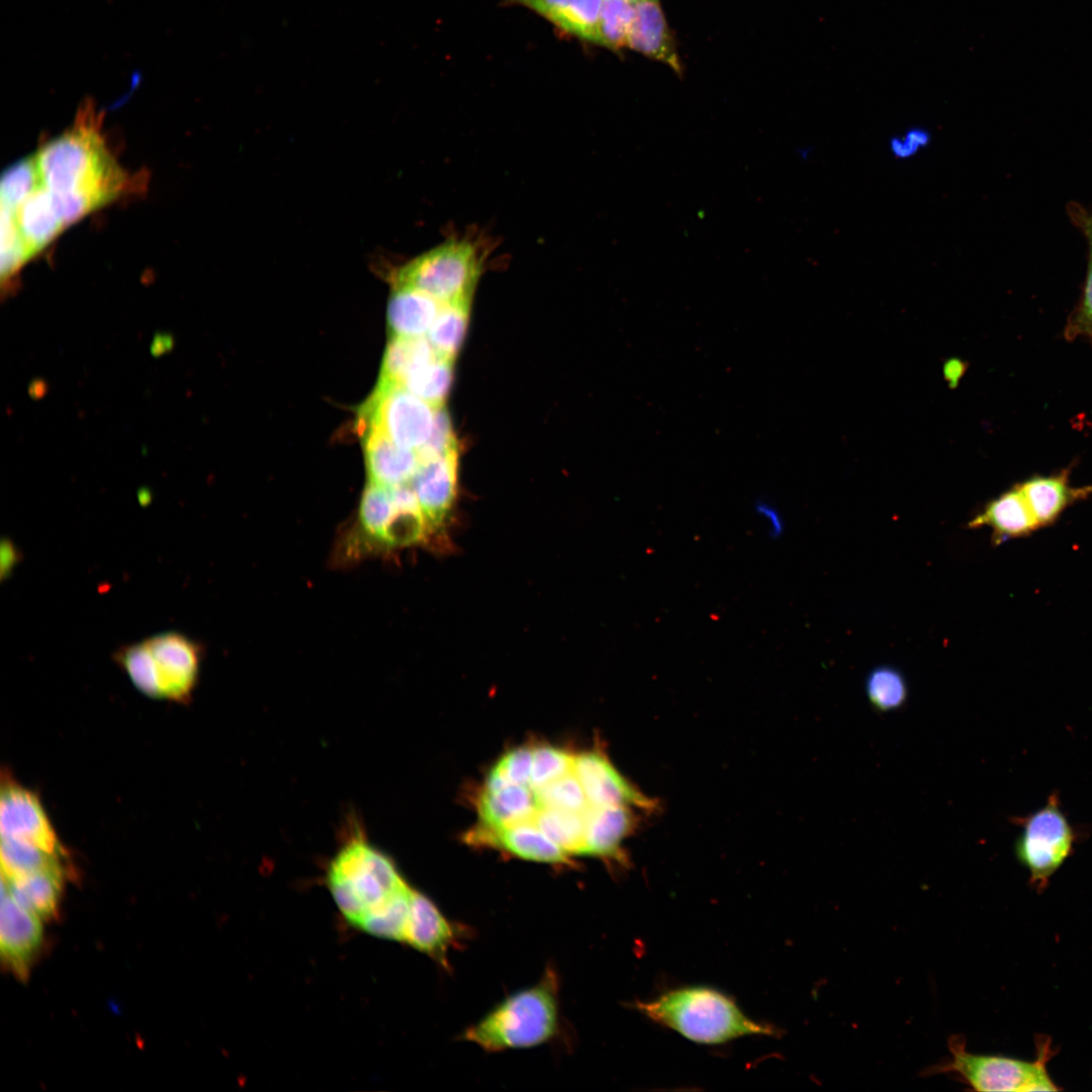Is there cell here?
<instances>
[{
  "instance_id": "6da1fadb",
  "label": "cell",
  "mask_w": 1092,
  "mask_h": 1092,
  "mask_svg": "<svg viewBox=\"0 0 1092 1092\" xmlns=\"http://www.w3.org/2000/svg\"><path fill=\"white\" fill-rule=\"evenodd\" d=\"M100 123L94 103L86 100L72 127L34 155L42 186L65 226L130 187V179L105 145Z\"/></svg>"
},
{
  "instance_id": "7a4b0ae2",
  "label": "cell",
  "mask_w": 1092,
  "mask_h": 1092,
  "mask_svg": "<svg viewBox=\"0 0 1092 1092\" xmlns=\"http://www.w3.org/2000/svg\"><path fill=\"white\" fill-rule=\"evenodd\" d=\"M637 1009L655 1023L701 1044H720L775 1030L748 1017L727 994L706 986L671 989Z\"/></svg>"
},
{
  "instance_id": "3957f363",
  "label": "cell",
  "mask_w": 1092,
  "mask_h": 1092,
  "mask_svg": "<svg viewBox=\"0 0 1092 1092\" xmlns=\"http://www.w3.org/2000/svg\"><path fill=\"white\" fill-rule=\"evenodd\" d=\"M327 884L342 915L359 929L410 887L393 860L362 833L340 847L329 864Z\"/></svg>"
},
{
  "instance_id": "277c9868",
  "label": "cell",
  "mask_w": 1092,
  "mask_h": 1092,
  "mask_svg": "<svg viewBox=\"0 0 1092 1092\" xmlns=\"http://www.w3.org/2000/svg\"><path fill=\"white\" fill-rule=\"evenodd\" d=\"M558 977L548 968L534 986L497 1004L462 1034L486 1052L525 1049L547 1042L559 1027Z\"/></svg>"
},
{
  "instance_id": "5b68a950",
  "label": "cell",
  "mask_w": 1092,
  "mask_h": 1092,
  "mask_svg": "<svg viewBox=\"0 0 1092 1092\" xmlns=\"http://www.w3.org/2000/svg\"><path fill=\"white\" fill-rule=\"evenodd\" d=\"M950 1057L929 1067L924 1075H954L975 1091H1058L1046 1071L1049 1043L1035 1061L1027 1062L998 1055H978L966 1050L962 1036L948 1039Z\"/></svg>"
},
{
  "instance_id": "8992f818",
  "label": "cell",
  "mask_w": 1092,
  "mask_h": 1092,
  "mask_svg": "<svg viewBox=\"0 0 1092 1092\" xmlns=\"http://www.w3.org/2000/svg\"><path fill=\"white\" fill-rule=\"evenodd\" d=\"M483 259L474 242L453 239L396 269L392 283L421 290L441 303L471 299Z\"/></svg>"
},
{
  "instance_id": "52a82bcc",
  "label": "cell",
  "mask_w": 1092,
  "mask_h": 1092,
  "mask_svg": "<svg viewBox=\"0 0 1092 1092\" xmlns=\"http://www.w3.org/2000/svg\"><path fill=\"white\" fill-rule=\"evenodd\" d=\"M436 411L401 384L379 378L359 410V430L376 428L400 447L418 452L432 434Z\"/></svg>"
},
{
  "instance_id": "ba28073f",
  "label": "cell",
  "mask_w": 1092,
  "mask_h": 1092,
  "mask_svg": "<svg viewBox=\"0 0 1092 1092\" xmlns=\"http://www.w3.org/2000/svg\"><path fill=\"white\" fill-rule=\"evenodd\" d=\"M1014 852L1035 886L1042 888L1071 854L1076 833L1056 793L1046 804L1023 818Z\"/></svg>"
},
{
  "instance_id": "9c48e42d",
  "label": "cell",
  "mask_w": 1092,
  "mask_h": 1092,
  "mask_svg": "<svg viewBox=\"0 0 1092 1092\" xmlns=\"http://www.w3.org/2000/svg\"><path fill=\"white\" fill-rule=\"evenodd\" d=\"M145 642L153 657L161 699L185 702L198 679L200 644L175 631L159 633Z\"/></svg>"
},
{
  "instance_id": "30bf717a",
  "label": "cell",
  "mask_w": 1092,
  "mask_h": 1092,
  "mask_svg": "<svg viewBox=\"0 0 1092 1092\" xmlns=\"http://www.w3.org/2000/svg\"><path fill=\"white\" fill-rule=\"evenodd\" d=\"M1 838L32 842L54 854L64 850L38 797L6 778L0 797Z\"/></svg>"
},
{
  "instance_id": "8fae6325",
  "label": "cell",
  "mask_w": 1092,
  "mask_h": 1092,
  "mask_svg": "<svg viewBox=\"0 0 1092 1092\" xmlns=\"http://www.w3.org/2000/svg\"><path fill=\"white\" fill-rule=\"evenodd\" d=\"M573 771L593 807L631 806L644 811L654 808V803L632 786L600 750L575 754Z\"/></svg>"
},
{
  "instance_id": "7c38bea8",
  "label": "cell",
  "mask_w": 1092,
  "mask_h": 1092,
  "mask_svg": "<svg viewBox=\"0 0 1092 1092\" xmlns=\"http://www.w3.org/2000/svg\"><path fill=\"white\" fill-rule=\"evenodd\" d=\"M1 898V958L9 971L25 979L42 942V920L15 902L3 888Z\"/></svg>"
},
{
  "instance_id": "4fadbf2b",
  "label": "cell",
  "mask_w": 1092,
  "mask_h": 1092,
  "mask_svg": "<svg viewBox=\"0 0 1092 1092\" xmlns=\"http://www.w3.org/2000/svg\"><path fill=\"white\" fill-rule=\"evenodd\" d=\"M458 449L420 461L410 485L433 536L445 527L457 493Z\"/></svg>"
},
{
  "instance_id": "5bb4252c",
  "label": "cell",
  "mask_w": 1092,
  "mask_h": 1092,
  "mask_svg": "<svg viewBox=\"0 0 1092 1092\" xmlns=\"http://www.w3.org/2000/svg\"><path fill=\"white\" fill-rule=\"evenodd\" d=\"M465 841L475 846L505 850L527 860L568 864L570 855L552 841L533 820L493 828L478 823L465 835Z\"/></svg>"
},
{
  "instance_id": "9a60e30c",
  "label": "cell",
  "mask_w": 1092,
  "mask_h": 1092,
  "mask_svg": "<svg viewBox=\"0 0 1092 1092\" xmlns=\"http://www.w3.org/2000/svg\"><path fill=\"white\" fill-rule=\"evenodd\" d=\"M360 432L368 481L386 488L410 485L420 465L418 453L400 447L376 428Z\"/></svg>"
},
{
  "instance_id": "2e32d148",
  "label": "cell",
  "mask_w": 1092,
  "mask_h": 1092,
  "mask_svg": "<svg viewBox=\"0 0 1092 1092\" xmlns=\"http://www.w3.org/2000/svg\"><path fill=\"white\" fill-rule=\"evenodd\" d=\"M627 48L667 65L681 74V64L659 0L634 4V17Z\"/></svg>"
},
{
  "instance_id": "e0dca14e",
  "label": "cell",
  "mask_w": 1092,
  "mask_h": 1092,
  "mask_svg": "<svg viewBox=\"0 0 1092 1092\" xmlns=\"http://www.w3.org/2000/svg\"><path fill=\"white\" fill-rule=\"evenodd\" d=\"M455 937L453 924L427 896L415 890L403 942L446 965Z\"/></svg>"
},
{
  "instance_id": "ac0fdd59",
  "label": "cell",
  "mask_w": 1092,
  "mask_h": 1092,
  "mask_svg": "<svg viewBox=\"0 0 1092 1092\" xmlns=\"http://www.w3.org/2000/svg\"><path fill=\"white\" fill-rule=\"evenodd\" d=\"M636 810L631 806H592L586 812L581 855L624 859L622 843L637 824Z\"/></svg>"
},
{
  "instance_id": "d6986e66",
  "label": "cell",
  "mask_w": 1092,
  "mask_h": 1092,
  "mask_svg": "<svg viewBox=\"0 0 1092 1092\" xmlns=\"http://www.w3.org/2000/svg\"><path fill=\"white\" fill-rule=\"evenodd\" d=\"M969 528L989 527L993 542L1026 536L1039 525L1018 485L988 503L969 523Z\"/></svg>"
},
{
  "instance_id": "ffe728a7",
  "label": "cell",
  "mask_w": 1092,
  "mask_h": 1092,
  "mask_svg": "<svg viewBox=\"0 0 1092 1092\" xmlns=\"http://www.w3.org/2000/svg\"><path fill=\"white\" fill-rule=\"evenodd\" d=\"M1039 527L1053 524L1072 504L1092 493V486L1073 487L1069 471L1050 476H1033L1017 484Z\"/></svg>"
},
{
  "instance_id": "44dd1931",
  "label": "cell",
  "mask_w": 1092,
  "mask_h": 1092,
  "mask_svg": "<svg viewBox=\"0 0 1092 1092\" xmlns=\"http://www.w3.org/2000/svg\"><path fill=\"white\" fill-rule=\"evenodd\" d=\"M476 808L478 823L502 828L533 820L540 806L530 786L508 785L494 790L482 788Z\"/></svg>"
},
{
  "instance_id": "7402d4cb",
  "label": "cell",
  "mask_w": 1092,
  "mask_h": 1092,
  "mask_svg": "<svg viewBox=\"0 0 1092 1092\" xmlns=\"http://www.w3.org/2000/svg\"><path fill=\"white\" fill-rule=\"evenodd\" d=\"M441 305L421 290L393 285L387 306L390 337L422 338L430 331Z\"/></svg>"
},
{
  "instance_id": "603a6c76",
  "label": "cell",
  "mask_w": 1092,
  "mask_h": 1092,
  "mask_svg": "<svg viewBox=\"0 0 1092 1092\" xmlns=\"http://www.w3.org/2000/svg\"><path fill=\"white\" fill-rule=\"evenodd\" d=\"M63 885V867L13 879H6L3 876L1 878V888L5 889L15 902L41 920H50L56 916Z\"/></svg>"
},
{
  "instance_id": "cb8c5ba5",
  "label": "cell",
  "mask_w": 1092,
  "mask_h": 1092,
  "mask_svg": "<svg viewBox=\"0 0 1092 1092\" xmlns=\"http://www.w3.org/2000/svg\"><path fill=\"white\" fill-rule=\"evenodd\" d=\"M540 14L563 31L597 43L604 0H507Z\"/></svg>"
},
{
  "instance_id": "d4e9b609",
  "label": "cell",
  "mask_w": 1092,
  "mask_h": 1092,
  "mask_svg": "<svg viewBox=\"0 0 1092 1092\" xmlns=\"http://www.w3.org/2000/svg\"><path fill=\"white\" fill-rule=\"evenodd\" d=\"M14 211L18 230L32 257L66 228L43 186L32 192Z\"/></svg>"
},
{
  "instance_id": "484cf974",
  "label": "cell",
  "mask_w": 1092,
  "mask_h": 1092,
  "mask_svg": "<svg viewBox=\"0 0 1092 1092\" xmlns=\"http://www.w3.org/2000/svg\"><path fill=\"white\" fill-rule=\"evenodd\" d=\"M429 340L390 337L386 347L380 378L401 384L415 370L436 357Z\"/></svg>"
},
{
  "instance_id": "4316f807",
  "label": "cell",
  "mask_w": 1092,
  "mask_h": 1092,
  "mask_svg": "<svg viewBox=\"0 0 1092 1092\" xmlns=\"http://www.w3.org/2000/svg\"><path fill=\"white\" fill-rule=\"evenodd\" d=\"M470 301L442 303L428 334L437 355L451 360L457 355L467 329Z\"/></svg>"
},
{
  "instance_id": "83f0119b",
  "label": "cell",
  "mask_w": 1092,
  "mask_h": 1092,
  "mask_svg": "<svg viewBox=\"0 0 1092 1092\" xmlns=\"http://www.w3.org/2000/svg\"><path fill=\"white\" fill-rule=\"evenodd\" d=\"M586 812L540 808L533 821L543 833L566 853L569 855H581L586 826Z\"/></svg>"
},
{
  "instance_id": "f1b7e54d",
  "label": "cell",
  "mask_w": 1092,
  "mask_h": 1092,
  "mask_svg": "<svg viewBox=\"0 0 1092 1092\" xmlns=\"http://www.w3.org/2000/svg\"><path fill=\"white\" fill-rule=\"evenodd\" d=\"M0 854L2 876L6 879L62 867L60 855L21 839L1 838Z\"/></svg>"
},
{
  "instance_id": "f546056e",
  "label": "cell",
  "mask_w": 1092,
  "mask_h": 1092,
  "mask_svg": "<svg viewBox=\"0 0 1092 1092\" xmlns=\"http://www.w3.org/2000/svg\"><path fill=\"white\" fill-rule=\"evenodd\" d=\"M1068 212L1074 223L1085 235L1089 257L1083 296L1069 318L1065 335L1070 340L1078 337L1092 339V214L1078 203H1070Z\"/></svg>"
},
{
  "instance_id": "4dcf8cb0",
  "label": "cell",
  "mask_w": 1092,
  "mask_h": 1092,
  "mask_svg": "<svg viewBox=\"0 0 1092 1092\" xmlns=\"http://www.w3.org/2000/svg\"><path fill=\"white\" fill-rule=\"evenodd\" d=\"M453 360L436 355L401 383L408 391L436 407L443 406L453 378Z\"/></svg>"
},
{
  "instance_id": "1f68e13d",
  "label": "cell",
  "mask_w": 1092,
  "mask_h": 1092,
  "mask_svg": "<svg viewBox=\"0 0 1092 1092\" xmlns=\"http://www.w3.org/2000/svg\"><path fill=\"white\" fill-rule=\"evenodd\" d=\"M1 288L9 294L20 268L32 257L16 222L15 211L1 206Z\"/></svg>"
},
{
  "instance_id": "d6a6232c",
  "label": "cell",
  "mask_w": 1092,
  "mask_h": 1092,
  "mask_svg": "<svg viewBox=\"0 0 1092 1092\" xmlns=\"http://www.w3.org/2000/svg\"><path fill=\"white\" fill-rule=\"evenodd\" d=\"M864 688L869 702L880 712L900 709L908 698V686L903 673L891 665L872 669L867 675Z\"/></svg>"
},
{
  "instance_id": "836d02e7",
  "label": "cell",
  "mask_w": 1092,
  "mask_h": 1092,
  "mask_svg": "<svg viewBox=\"0 0 1092 1092\" xmlns=\"http://www.w3.org/2000/svg\"><path fill=\"white\" fill-rule=\"evenodd\" d=\"M113 659L140 692L161 699L153 657L145 640L121 646L114 652Z\"/></svg>"
},
{
  "instance_id": "e575fe53",
  "label": "cell",
  "mask_w": 1092,
  "mask_h": 1092,
  "mask_svg": "<svg viewBox=\"0 0 1092 1092\" xmlns=\"http://www.w3.org/2000/svg\"><path fill=\"white\" fill-rule=\"evenodd\" d=\"M42 187L35 156L22 159L4 171L0 183L1 206L15 210L32 192Z\"/></svg>"
},
{
  "instance_id": "d590c367",
  "label": "cell",
  "mask_w": 1092,
  "mask_h": 1092,
  "mask_svg": "<svg viewBox=\"0 0 1092 1092\" xmlns=\"http://www.w3.org/2000/svg\"><path fill=\"white\" fill-rule=\"evenodd\" d=\"M633 17V3L622 0H604L597 43L613 51L627 48Z\"/></svg>"
},
{
  "instance_id": "8d00e7d4",
  "label": "cell",
  "mask_w": 1092,
  "mask_h": 1092,
  "mask_svg": "<svg viewBox=\"0 0 1092 1092\" xmlns=\"http://www.w3.org/2000/svg\"><path fill=\"white\" fill-rule=\"evenodd\" d=\"M575 754L558 746L541 743L533 745V764L530 787L538 790L574 769Z\"/></svg>"
},
{
  "instance_id": "74e56055",
  "label": "cell",
  "mask_w": 1092,
  "mask_h": 1092,
  "mask_svg": "<svg viewBox=\"0 0 1092 1092\" xmlns=\"http://www.w3.org/2000/svg\"><path fill=\"white\" fill-rule=\"evenodd\" d=\"M534 791L540 808L586 812L592 807L574 771Z\"/></svg>"
},
{
  "instance_id": "f35d334b",
  "label": "cell",
  "mask_w": 1092,
  "mask_h": 1092,
  "mask_svg": "<svg viewBox=\"0 0 1092 1092\" xmlns=\"http://www.w3.org/2000/svg\"><path fill=\"white\" fill-rule=\"evenodd\" d=\"M533 764V746L521 745L505 752L491 767L508 785L530 786Z\"/></svg>"
},
{
  "instance_id": "ab89813d",
  "label": "cell",
  "mask_w": 1092,
  "mask_h": 1092,
  "mask_svg": "<svg viewBox=\"0 0 1092 1092\" xmlns=\"http://www.w3.org/2000/svg\"><path fill=\"white\" fill-rule=\"evenodd\" d=\"M458 449V444L453 434L451 421L447 411L443 406L437 407L432 434L417 453L420 461L436 457L452 450Z\"/></svg>"
},
{
  "instance_id": "60d3db41",
  "label": "cell",
  "mask_w": 1092,
  "mask_h": 1092,
  "mask_svg": "<svg viewBox=\"0 0 1092 1092\" xmlns=\"http://www.w3.org/2000/svg\"><path fill=\"white\" fill-rule=\"evenodd\" d=\"M931 139V132L927 128L911 126L889 140V152L896 160H910L926 149Z\"/></svg>"
},
{
  "instance_id": "b9f144b4",
  "label": "cell",
  "mask_w": 1092,
  "mask_h": 1092,
  "mask_svg": "<svg viewBox=\"0 0 1092 1092\" xmlns=\"http://www.w3.org/2000/svg\"><path fill=\"white\" fill-rule=\"evenodd\" d=\"M754 511L767 526L768 535L779 538L784 532V520L779 510L768 499L760 497L754 503Z\"/></svg>"
},
{
  "instance_id": "7bdbcfd3",
  "label": "cell",
  "mask_w": 1092,
  "mask_h": 1092,
  "mask_svg": "<svg viewBox=\"0 0 1092 1092\" xmlns=\"http://www.w3.org/2000/svg\"><path fill=\"white\" fill-rule=\"evenodd\" d=\"M21 553L9 538L1 540L0 544V577L5 579L10 576L15 566L21 560Z\"/></svg>"
},
{
  "instance_id": "ee69618b",
  "label": "cell",
  "mask_w": 1092,
  "mask_h": 1092,
  "mask_svg": "<svg viewBox=\"0 0 1092 1092\" xmlns=\"http://www.w3.org/2000/svg\"><path fill=\"white\" fill-rule=\"evenodd\" d=\"M943 371L949 384L956 386L965 371V364L958 359H951L945 363Z\"/></svg>"
},
{
  "instance_id": "f6af8a7d",
  "label": "cell",
  "mask_w": 1092,
  "mask_h": 1092,
  "mask_svg": "<svg viewBox=\"0 0 1092 1092\" xmlns=\"http://www.w3.org/2000/svg\"><path fill=\"white\" fill-rule=\"evenodd\" d=\"M622 1H626V2H629V3L635 4V3H638V2H641V1H644V0H622Z\"/></svg>"
}]
</instances>
